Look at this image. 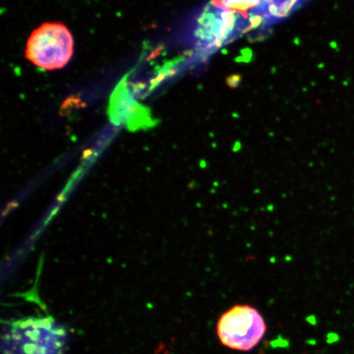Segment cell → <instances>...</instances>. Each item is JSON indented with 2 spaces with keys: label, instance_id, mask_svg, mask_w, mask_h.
I'll return each instance as SVG.
<instances>
[{
  "label": "cell",
  "instance_id": "2",
  "mask_svg": "<svg viewBox=\"0 0 354 354\" xmlns=\"http://www.w3.org/2000/svg\"><path fill=\"white\" fill-rule=\"evenodd\" d=\"M267 330L263 317L250 305H236L223 314L218 324V334L225 346L240 351H250Z\"/></svg>",
  "mask_w": 354,
  "mask_h": 354
},
{
  "label": "cell",
  "instance_id": "7",
  "mask_svg": "<svg viewBox=\"0 0 354 354\" xmlns=\"http://www.w3.org/2000/svg\"><path fill=\"white\" fill-rule=\"evenodd\" d=\"M242 57H243V60H245V63H249L252 59V56H253V53H252L250 48H243L241 50Z\"/></svg>",
  "mask_w": 354,
  "mask_h": 354
},
{
  "label": "cell",
  "instance_id": "4",
  "mask_svg": "<svg viewBox=\"0 0 354 354\" xmlns=\"http://www.w3.org/2000/svg\"><path fill=\"white\" fill-rule=\"evenodd\" d=\"M261 0H212L216 7L225 8L227 10L245 15L250 10L258 6Z\"/></svg>",
  "mask_w": 354,
  "mask_h": 354
},
{
  "label": "cell",
  "instance_id": "6",
  "mask_svg": "<svg viewBox=\"0 0 354 354\" xmlns=\"http://www.w3.org/2000/svg\"><path fill=\"white\" fill-rule=\"evenodd\" d=\"M288 344H289V343H288L287 340H286L283 338H281V337H279L277 340H274V342H272V346L273 348H277V347L284 348V347H287Z\"/></svg>",
  "mask_w": 354,
  "mask_h": 354
},
{
  "label": "cell",
  "instance_id": "3",
  "mask_svg": "<svg viewBox=\"0 0 354 354\" xmlns=\"http://www.w3.org/2000/svg\"><path fill=\"white\" fill-rule=\"evenodd\" d=\"M50 322V321H48ZM47 323L46 326L50 324ZM41 320H25L13 323L12 329L6 330V354H63L64 342H43L48 334L42 336L46 328L38 333Z\"/></svg>",
  "mask_w": 354,
  "mask_h": 354
},
{
  "label": "cell",
  "instance_id": "5",
  "mask_svg": "<svg viewBox=\"0 0 354 354\" xmlns=\"http://www.w3.org/2000/svg\"><path fill=\"white\" fill-rule=\"evenodd\" d=\"M242 81V77L241 75H232V76L229 77L227 79V85L232 88H237L239 86H240V84Z\"/></svg>",
  "mask_w": 354,
  "mask_h": 354
},
{
  "label": "cell",
  "instance_id": "1",
  "mask_svg": "<svg viewBox=\"0 0 354 354\" xmlns=\"http://www.w3.org/2000/svg\"><path fill=\"white\" fill-rule=\"evenodd\" d=\"M73 48V37L66 26L59 22H50L39 26L30 35L26 55L39 68L59 70L72 59Z\"/></svg>",
  "mask_w": 354,
  "mask_h": 354
}]
</instances>
